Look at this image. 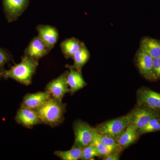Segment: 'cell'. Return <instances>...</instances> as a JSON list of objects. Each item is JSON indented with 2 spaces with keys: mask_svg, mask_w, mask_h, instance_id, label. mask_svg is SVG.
<instances>
[{
  "mask_svg": "<svg viewBox=\"0 0 160 160\" xmlns=\"http://www.w3.org/2000/svg\"><path fill=\"white\" fill-rule=\"evenodd\" d=\"M38 66L37 60L25 55L22 62L4 72V76L28 85Z\"/></svg>",
  "mask_w": 160,
  "mask_h": 160,
  "instance_id": "obj_1",
  "label": "cell"
},
{
  "mask_svg": "<svg viewBox=\"0 0 160 160\" xmlns=\"http://www.w3.org/2000/svg\"><path fill=\"white\" fill-rule=\"evenodd\" d=\"M35 110L42 122L53 126L63 120L65 106L62 102L52 97Z\"/></svg>",
  "mask_w": 160,
  "mask_h": 160,
  "instance_id": "obj_2",
  "label": "cell"
},
{
  "mask_svg": "<svg viewBox=\"0 0 160 160\" xmlns=\"http://www.w3.org/2000/svg\"><path fill=\"white\" fill-rule=\"evenodd\" d=\"M131 112L121 117L113 119L100 124L96 128L100 134L106 135L116 138L126 130L131 124Z\"/></svg>",
  "mask_w": 160,
  "mask_h": 160,
  "instance_id": "obj_3",
  "label": "cell"
},
{
  "mask_svg": "<svg viewBox=\"0 0 160 160\" xmlns=\"http://www.w3.org/2000/svg\"><path fill=\"white\" fill-rule=\"evenodd\" d=\"M75 143L73 146L83 148L93 142L96 134V129L87 123L78 121L74 126Z\"/></svg>",
  "mask_w": 160,
  "mask_h": 160,
  "instance_id": "obj_4",
  "label": "cell"
},
{
  "mask_svg": "<svg viewBox=\"0 0 160 160\" xmlns=\"http://www.w3.org/2000/svg\"><path fill=\"white\" fill-rule=\"evenodd\" d=\"M160 112L159 110L139 106L130 112L132 117L131 123L137 129H141L152 119L160 117Z\"/></svg>",
  "mask_w": 160,
  "mask_h": 160,
  "instance_id": "obj_5",
  "label": "cell"
},
{
  "mask_svg": "<svg viewBox=\"0 0 160 160\" xmlns=\"http://www.w3.org/2000/svg\"><path fill=\"white\" fill-rule=\"evenodd\" d=\"M153 60V58L140 48L136 55V62L139 71L145 78L149 81H155Z\"/></svg>",
  "mask_w": 160,
  "mask_h": 160,
  "instance_id": "obj_6",
  "label": "cell"
},
{
  "mask_svg": "<svg viewBox=\"0 0 160 160\" xmlns=\"http://www.w3.org/2000/svg\"><path fill=\"white\" fill-rule=\"evenodd\" d=\"M137 96L139 106L160 110V93L146 87H142L138 90Z\"/></svg>",
  "mask_w": 160,
  "mask_h": 160,
  "instance_id": "obj_7",
  "label": "cell"
},
{
  "mask_svg": "<svg viewBox=\"0 0 160 160\" xmlns=\"http://www.w3.org/2000/svg\"><path fill=\"white\" fill-rule=\"evenodd\" d=\"M68 72H66L57 78L52 81L46 87V90L52 97L60 102H62L66 93L70 91L67 82Z\"/></svg>",
  "mask_w": 160,
  "mask_h": 160,
  "instance_id": "obj_8",
  "label": "cell"
},
{
  "mask_svg": "<svg viewBox=\"0 0 160 160\" xmlns=\"http://www.w3.org/2000/svg\"><path fill=\"white\" fill-rule=\"evenodd\" d=\"M4 8L9 22L14 21L22 14L28 4V0H3Z\"/></svg>",
  "mask_w": 160,
  "mask_h": 160,
  "instance_id": "obj_9",
  "label": "cell"
},
{
  "mask_svg": "<svg viewBox=\"0 0 160 160\" xmlns=\"http://www.w3.org/2000/svg\"><path fill=\"white\" fill-rule=\"evenodd\" d=\"M51 49L38 37L33 39L25 52V55L37 60L46 56Z\"/></svg>",
  "mask_w": 160,
  "mask_h": 160,
  "instance_id": "obj_10",
  "label": "cell"
},
{
  "mask_svg": "<svg viewBox=\"0 0 160 160\" xmlns=\"http://www.w3.org/2000/svg\"><path fill=\"white\" fill-rule=\"evenodd\" d=\"M37 30L40 39L50 49L53 48L58 39L57 29L50 26L41 25L38 26Z\"/></svg>",
  "mask_w": 160,
  "mask_h": 160,
  "instance_id": "obj_11",
  "label": "cell"
},
{
  "mask_svg": "<svg viewBox=\"0 0 160 160\" xmlns=\"http://www.w3.org/2000/svg\"><path fill=\"white\" fill-rule=\"evenodd\" d=\"M51 98L48 92H38L26 95L24 98L22 107L36 110Z\"/></svg>",
  "mask_w": 160,
  "mask_h": 160,
  "instance_id": "obj_12",
  "label": "cell"
},
{
  "mask_svg": "<svg viewBox=\"0 0 160 160\" xmlns=\"http://www.w3.org/2000/svg\"><path fill=\"white\" fill-rule=\"evenodd\" d=\"M16 120L18 122L28 127L42 122L35 110L22 107L18 112Z\"/></svg>",
  "mask_w": 160,
  "mask_h": 160,
  "instance_id": "obj_13",
  "label": "cell"
},
{
  "mask_svg": "<svg viewBox=\"0 0 160 160\" xmlns=\"http://www.w3.org/2000/svg\"><path fill=\"white\" fill-rule=\"evenodd\" d=\"M70 71L68 72L67 76V82L69 87V90L72 94L80 90L86 85L82 75V72L78 71L71 66L67 65Z\"/></svg>",
  "mask_w": 160,
  "mask_h": 160,
  "instance_id": "obj_14",
  "label": "cell"
},
{
  "mask_svg": "<svg viewBox=\"0 0 160 160\" xmlns=\"http://www.w3.org/2000/svg\"><path fill=\"white\" fill-rule=\"evenodd\" d=\"M139 136L138 129L131 123L124 132L115 139L120 147L122 149H125L134 143Z\"/></svg>",
  "mask_w": 160,
  "mask_h": 160,
  "instance_id": "obj_15",
  "label": "cell"
},
{
  "mask_svg": "<svg viewBox=\"0 0 160 160\" xmlns=\"http://www.w3.org/2000/svg\"><path fill=\"white\" fill-rule=\"evenodd\" d=\"M140 48L153 58L160 57V40L149 37L144 38L141 41Z\"/></svg>",
  "mask_w": 160,
  "mask_h": 160,
  "instance_id": "obj_16",
  "label": "cell"
},
{
  "mask_svg": "<svg viewBox=\"0 0 160 160\" xmlns=\"http://www.w3.org/2000/svg\"><path fill=\"white\" fill-rule=\"evenodd\" d=\"M84 44L75 38H71L62 42L61 49L66 58H72L75 53L79 50Z\"/></svg>",
  "mask_w": 160,
  "mask_h": 160,
  "instance_id": "obj_17",
  "label": "cell"
},
{
  "mask_svg": "<svg viewBox=\"0 0 160 160\" xmlns=\"http://www.w3.org/2000/svg\"><path fill=\"white\" fill-rule=\"evenodd\" d=\"M90 58V53L85 44L78 50L72 58L74 61L73 66H71L78 71L82 72V68L89 61Z\"/></svg>",
  "mask_w": 160,
  "mask_h": 160,
  "instance_id": "obj_18",
  "label": "cell"
},
{
  "mask_svg": "<svg viewBox=\"0 0 160 160\" xmlns=\"http://www.w3.org/2000/svg\"><path fill=\"white\" fill-rule=\"evenodd\" d=\"M82 148L73 146L67 151H57L55 154L63 160H78L81 159Z\"/></svg>",
  "mask_w": 160,
  "mask_h": 160,
  "instance_id": "obj_19",
  "label": "cell"
},
{
  "mask_svg": "<svg viewBox=\"0 0 160 160\" xmlns=\"http://www.w3.org/2000/svg\"><path fill=\"white\" fill-rule=\"evenodd\" d=\"M97 136L102 143L109 147V149H112L114 152L121 151L122 149L119 146L114 138L106 135L100 134L98 131L97 132Z\"/></svg>",
  "mask_w": 160,
  "mask_h": 160,
  "instance_id": "obj_20",
  "label": "cell"
},
{
  "mask_svg": "<svg viewBox=\"0 0 160 160\" xmlns=\"http://www.w3.org/2000/svg\"><path fill=\"white\" fill-rule=\"evenodd\" d=\"M160 117L154 118L141 129H138L140 135L160 131Z\"/></svg>",
  "mask_w": 160,
  "mask_h": 160,
  "instance_id": "obj_21",
  "label": "cell"
},
{
  "mask_svg": "<svg viewBox=\"0 0 160 160\" xmlns=\"http://www.w3.org/2000/svg\"><path fill=\"white\" fill-rule=\"evenodd\" d=\"M92 143L95 146L98 153L99 157H105L106 156L114 152L112 149H109V147L104 145L98 139L97 136V133Z\"/></svg>",
  "mask_w": 160,
  "mask_h": 160,
  "instance_id": "obj_22",
  "label": "cell"
},
{
  "mask_svg": "<svg viewBox=\"0 0 160 160\" xmlns=\"http://www.w3.org/2000/svg\"><path fill=\"white\" fill-rule=\"evenodd\" d=\"M95 157H99L98 153L95 146L93 143L82 148L81 159L88 160L91 159Z\"/></svg>",
  "mask_w": 160,
  "mask_h": 160,
  "instance_id": "obj_23",
  "label": "cell"
},
{
  "mask_svg": "<svg viewBox=\"0 0 160 160\" xmlns=\"http://www.w3.org/2000/svg\"><path fill=\"white\" fill-rule=\"evenodd\" d=\"M153 69L155 80L160 79V57L153 58Z\"/></svg>",
  "mask_w": 160,
  "mask_h": 160,
  "instance_id": "obj_24",
  "label": "cell"
},
{
  "mask_svg": "<svg viewBox=\"0 0 160 160\" xmlns=\"http://www.w3.org/2000/svg\"><path fill=\"white\" fill-rule=\"evenodd\" d=\"M9 57L6 52L0 48V69L9 61Z\"/></svg>",
  "mask_w": 160,
  "mask_h": 160,
  "instance_id": "obj_25",
  "label": "cell"
},
{
  "mask_svg": "<svg viewBox=\"0 0 160 160\" xmlns=\"http://www.w3.org/2000/svg\"><path fill=\"white\" fill-rule=\"evenodd\" d=\"M120 158V152H115L103 158L104 160H118Z\"/></svg>",
  "mask_w": 160,
  "mask_h": 160,
  "instance_id": "obj_26",
  "label": "cell"
},
{
  "mask_svg": "<svg viewBox=\"0 0 160 160\" xmlns=\"http://www.w3.org/2000/svg\"></svg>",
  "mask_w": 160,
  "mask_h": 160,
  "instance_id": "obj_27",
  "label": "cell"
}]
</instances>
